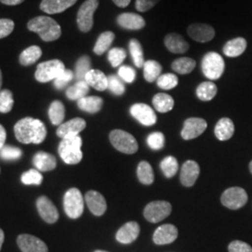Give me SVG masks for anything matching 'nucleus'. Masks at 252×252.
Here are the masks:
<instances>
[{
    "instance_id": "17",
    "label": "nucleus",
    "mask_w": 252,
    "mask_h": 252,
    "mask_svg": "<svg viewBox=\"0 0 252 252\" xmlns=\"http://www.w3.org/2000/svg\"><path fill=\"white\" fill-rule=\"evenodd\" d=\"M178 229L172 224L158 227L153 234V242L157 245H166L174 242L178 237Z\"/></svg>"
},
{
    "instance_id": "41",
    "label": "nucleus",
    "mask_w": 252,
    "mask_h": 252,
    "mask_svg": "<svg viewBox=\"0 0 252 252\" xmlns=\"http://www.w3.org/2000/svg\"><path fill=\"white\" fill-rule=\"evenodd\" d=\"M179 83V79L175 74L166 73L161 75L157 80V85L162 90H171Z\"/></svg>"
},
{
    "instance_id": "2",
    "label": "nucleus",
    "mask_w": 252,
    "mask_h": 252,
    "mask_svg": "<svg viewBox=\"0 0 252 252\" xmlns=\"http://www.w3.org/2000/svg\"><path fill=\"white\" fill-rule=\"evenodd\" d=\"M27 28L37 33L42 40L50 42L58 39L61 34V27L59 24L51 17L48 16H37L28 22Z\"/></svg>"
},
{
    "instance_id": "47",
    "label": "nucleus",
    "mask_w": 252,
    "mask_h": 252,
    "mask_svg": "<svg viewBox=\"0 0 252 252\" xmlns=\"http://www.w3.org/2000/svg\"><path fill=\"white\" fill-rule=\"evenodd\" d=\"M164 141H165L164 135H162L161 132H154L149 135L147 138V143L149 145V147L154 151L162 150L164 146Z\"/></svg>"
},
{
    "instance_id": "33",
    "label": "nucleus",
    "mask_w": 252,
    "mask_h": 252,
    "mask_svg": "<svg viewBox=\"0 0 252 252\" xmlns=\"http://www.w3.org/2000/svg\"><path fill=\"white\" fill-rule=\"evenodd\" d=\"M65 109L63 103L56 100L54 101L49 108V117L54 126H61L64 119Z\"/></svg>"
},
{
    "instance_id": "37",
    "label": "nucleus",
    "mask_w": 252,
    "mask_h": 252,
    "mask_svg": "<svg viewBox=\"0 0 252 252\" xmlns=\"http://www.w3.org/2000/svg\"><path fill=\"white\" fill-rule=\"evenodd\" d=\"M195 65L196 63L193 59L189 57H181L172 63V68L175 72L185 75L191 72L194 69Z\"/></svg>"
},
{
    "instance_id": "29",
    "label": "nucleus",
    "mask_w": 252,
    "mask_h": 252,
    "mask_svg": "<svg viewBox=\"0 0 252 252\" xmlns=\"http://www.w3.org/2000/svg\"><path fill=\"white\" fill-rule=\"evenodd\" d=\"M174 99L169 94H157L154 95L153 104L154 108L161 113H166L174 108Z\"/></svg>"
},
{
    "instance_id": "36",
    "label": "nucleus",
    "mask_w": 252,
    "mask_h": 252,
    "mask_svg": "<svg viewBox=\"0 0 252 252\" xmlns=\"http://www.w3.org/2000/svg\"><path fill=\"white\" fill-rule=\"evenodd\" d=\"M129 52L132 56L133 62L135 64V66L137 67H142L144 65V53H143V49L141 43L135 39L133 38L129 41Z\"/></svg>"
},
{
    "instance_id": "46",
    "label": "nucleus",
    "mask_w": 252,
    "mask_h": 252,
    "mask_svg": "<svg viewBox=\"0 0 252 252\" xmlns=\"http://www.w3.org/2000/svg\"><path fill=\"white\" fill-rule=\"evenodd\" d=\"M22 155H23L22 151L19 148H16V147L4 146L0 150V157L3 160H7V161L18 160L19 158H21Z\"/></svg>"
},
{
    "instance_id": "20",
    "label": "nucleus",
    "mask_w": 252,
    "mask_h": 252,
    "mask_svg": "<svg viewBox=\"0 0 252 252\" xmlns=\"http://www.w3.org/2000/svg\"><path fill=\"white\" fill-rule=\"evenodd\" d=\"M118 25L127 30H140L145 27L144 18L133 12H125L118 16Z\"/></svg>"
},
{
    "instance_id": "6",
    "label": "nucleus",
    "mask_w": 252,
    "mask_h": 252,
    "mask_svg": "<svg viewBox=\"0 0 252 252\" xmlns=\"http://www.w3.org/2000/svg\"><path fill=\"white\" fill-rule=\"evenodd\" d=\"M109 139L113 147L121 153L133 154L138 150L135 137L126 131L113 130L109 135Z\"/></svg>"
},
{
    "instance_id": "43",
    "label": "nucleus",
    "mask_w": 252,
    "mask_h": 252,
    "mask_svg": "<svg viewBox=\"0 0 252 252\" xmlns=\"http://www.w3.org/2000/svg\"><path fill=\"white\" fill-rule=\"evenodd\" d=\"M126 51L123 48H113L108 52V59L113 67L120 66L126 58Z\"/></svg>"
},
{
    "instance_id": "40",
    "label": "nucleus",
    "mask_w": 252,
    "mask_h": 252,
    "mask_svg": "<svg viewBox=\"0 0 252 252\" xmlns=\"http://www.w3.org/2000/svg\"><path fill=\"white\" fill-rule=\"evenodd\" d=\"M160 165L163 175L168 179L173 178L179 170V162L173 156L165 157Z\"/></svg>"
},
{
    "instance_id": "3",
    "label": "nucleus",
    "mask_w": 252,
    "mask_h": 252,
    "mask_svg": "<svg viewBox=\"0 0 252 252\" xmlns=\"http://www.w3.org/2000/svg\"><path fill=\"white\" fill-rule=\"evenodd\" d=\"M81 145L82 140L79 135L63 138L58 147V152L63 162L67 164H76L81 162L82 159Z\"/></svg>"
},
{
    "instance_id": "10",
    "label": "nucleus",
    "mask_w": 252,
    "mask_h": 252,
    "mask_svg": "<svg viewBox=\"0 0 252 252\" xmlns=\"http://www.w3.org/2000/svg\"><path fill=\"white\" fill-rule=\"evenodd\" d=\"M221 204L224 207L236 210L246 205L248 202V194L245 189L239 187H232L226 189L221 195Z\"/></svg>"
},
{
    "instance_id": "45",
    "label": "nucleus",
    "mask_w": 252,
    "mask_h": 252,
    "mask_svg": "<svg viewBox=\"0 0 252 252\" xmlns=\"http://www.w3.org/2000/svg\"><path fill=\"white\" fill-rule=\"evenodd\" d=\"M22 182L26 185H40L43 177L36 169H30L22 175Z\"/></svg>"
},
{
    "instance_id": "9",
    "label": "nucleus",
    "mask_w": 252,
    "mask_h": 252,
    "mask_svg": "<svg viewBox=\"0 0 252 252\" xmlns=\"http://www.w3.org/2000/svg\"><path fill=\"white\" fill-rule=\"evenodd\" d=\"M171 211V205L168 202L154 201L145 207L144 217L148 221L157 223L169 216Z\"/></svg>"
},
{
    "instance_id": "48",
    "label": "nucleus",
    "mask_w": 252,
    "mask_h": 252,
    "mask_svg": "<svg viewBox=\"0 0 252 252\" xmlns=\"http://www.w3.org/2000/svg\"><path fill=\"white\" fill-rule=\"evenodd\" d=\"M73 79H74V73L69 69H65L58 78L54 80V86L58 90H62L70 81H72Z\"/></svg>"
},
{
    "instance_id": "53",
    "label": "nucleus",
    "mask_w": 252,
    "mask_h": 252,
    "mask_svg": "<svg viewBox=\"0 0 252 252\" xmlns=\"http://www.w3.org/2000/svg\"><path fill=\"white\" fill-rule=\"evenodd\" d=\"M7 134L5 131V128L0 125V150L5 146Z\"/></svg>"
},
{
    "instance_id": "22",
    "label": "nucleus",
    "mask_w": 252,
    "mask_h": 252,
    "mask_svg": "<svg viewBox=\"0 0 252 252\" xmlns=\"http://www.w3.org/2000/svg\"><path fill=\"white\" fill-rule=\"evenodd\" d=\"M140 232V227L135 221L127 222L119 229L116 234V239L120 243L130 244L137 238Z\"/></svg>"
},
{
    "instance_id": "27",
    "label": "nucleus",
    "mask_w": 252,
    "mask_h": 252,
    "mask_svg": "<svg viewBox=\"0 0 252 252\" xmlns=\"http://www.w3.org/2000/svg\"><path fill=\"white\" fill-rule=\"evenodd\" d=\"M247 40L244 37H236L226 42L223 54L228 57H237L244 54L247 49Z\"/></svg>"
},
{
    "instance_id": "50",
    "label": "nucleus",
    "mask_w": 252,
    "mask_h": 252,
    "mask_svg": "<svg viewBox=\"0 0 252 252\" xmlns=\"http://www.w3.org/2000/svg\"><path fill=\"white\" fill-rule=\"evenodd\" d=\"M14 29V22L9 19H0V38L9 36Z\"/></svg>"
},
{
    "instance_id": "25",
    "label": "nucleus",
    "mask_w": 252,
    "mask_h": 252,
    "mask_svg": "<svg viewBox=\"0 0 252 252\" xmlns=\"http://www.w3.org/2000/svg\"><path fill=\"white\" fill-rule=\"evenodd\" d=\"M234 133V125L229 118L220 119L215 126V135L217 138L225 141L230 139Z\"/></svg>"
},
{
    "instance_id": "4",
    "label": "nucleus",
    "mask_w": 252,
    "mask_h": 252,
    "mask_svg": "<svg viewBox=\"0 0 252 252\" xmlns=\"http://www.w3.org/2000/svg\"><path fill=\"white\" fill-rule=\"evenodd\" d=\"M225 63L222 57L217 53H207L202 59V71L207 79L215 81L224 72Z\"/></svg>"
},
{
    "instance_id": "19",
    "label": "nucleus",
    "mask_w": 252,
    "mask_h": 252,
    "mask_svg": "<svg viewBox=\"0 0 252 252\" xmlns=\"http://www.w3.org/2000/svg\"><path fill=\"white\" fill-rule=\"evenodd\" d=\"M200 168L194 161H187L181 167L180 181L185 187H191L198 179Z\"/></svg>"
},
{
    "instance_id": "49",
    "label": "nucleus",
    "mask_w": 252,
    "mask_h": 252,
    "mask_svg": "<svg viewBox=\"0 0 252 252\" xmlns=\"http://www.w3.org/2000/svg\"><path fill=\"white\" fill-rule=\"evenodd\" d=\"M119 77L122 79V81H126L127 83H132L135 81L136 77V73L135 69L129 65H122L119 68Z\"/></svg>"
},
{
    "instance_id": "58",
    "label": "nucleus",
    "mask_w": 252,
    "mask_h": 252,
    "mask_svg": "<svg viewBox=\"0 0 252 252\" xmlns=\"http://www.w3.org/2000/svg\"><path fill=\"white\" fill-rule=\"evenodd\" d=\"M250 170H251V172H252V161L251 162V163H250Z\"/></svg>"
},
{
    "instance_id": "38",
    "label": "nucleus",
    "mask_w": 252,
    "mask_h": 252,
    "mask_svg": "<svg viewBox=\"0 0 252 252\" xmlns=\"http://www.w3.org/2000/svg\"><path fill=\"white\" fill-rule=\"evenodd\" d=\"M137 178L145 185L152 184L154 180L153 167L148 162H139L137 167Z\"/></svg>"
},
{
    "instance_id": "42",
    "label": "nucleus",
    "mask_w": 252,
    "mask_h": 252,
    "mask_svg": "<svg viewBox=\"0 0 252 252\" xmlns=\"http://www.w3.org/2000/svg\"><path fill=\"white\" fill-rule=\"evenodd\" d=\"M108 89L116 95H122L126 92V86L119 76L110 75L108 77Z\"/></svg>"
},
{
    "instance_id": "32",
    "label": "nucleus",
    "mask_w": 252,
    "mask_h": 252,
    "mask_svg": "<svg viewBox=\"0 0 252 252\" xmlns=\"http://www.w3.org/2000/svg\"><path fill=\"white\" fill-rule=\"evenodd\" d=\"M218 88L212 81H205L199 84L196 89V95L202 101H210L216 96Z\"/></svg>"
},
{
    "instance_id": "31",
    "label": "nucleus",
    "mask_w": 252,
    "mask_h": 252,
    "mask_svg": "<svg viewBox=\"0 0 252 252\" xmlns=\"http://www.w3.org/2000/svg\"><path fill=\"white\" fill-rule=\"evenodd\" d=\"M114 39H115V34L113 32L106 31V32L102 33L98 36L96 43L94 48V54H97V55H102V54H105L109 49L111 44L113 43Z\"/></svg>"
},
{
    "instance_id": "24",
    "label": "nucleus",
    "mask_w": 252,
    "mask_h": 252,
    "mask_svg": "<svg viewBox=\"0 0 252 252\" xmlns=\"http://www.w3.org/2000/svg\"><path fill=\"white\" fill-rule=\"evenodd\" d=\"M84 81L95 90L102 92L108 89V77L98 69H91Z\"/></svg>"
},
{
    "instance_id": "5",
    "label": "nucleus",
    "mask_w": 252,
    "mask_h": 252,
    "mask_svg": "<svg viewBox=\"0 0 252 252\" xmlns=\"http://www.w3.org/2000/svg\"><path fill=\"white\" fill-rule=\"evenodd\" d=\"M65 70L64 64L60 60H51L39 63L36 67L35 78L37 81L45 83L54 81Z\"/></svg>"
},
{
    "instance_id": "12",
    "label": "nucleus",
    "mask_w": 252,
    "mask_h": 252,
    "mask_svg": "<svg viewBox=\"0 0 252 252\" xmlns=\"http://www.w3.org/2000/svg\"><path fill=\"white\" fill-rule=\"evenodd\" d=\"M130 113L135 120H137L141 125L145 126H153L157 121L156 114L153 108L143 103L133 105L130 108Z\"/></svg>"
},
{
    "instance_id": "39",
    "label": "nucleus",
    "mask_w": 252,
    "mask_h": 252,
    "mask_svg": "<svg viewBox=\"0 0 252 252\" xmlns=\"http://www.w3.org/2000/svg\"><path fill=\"white\" fill-rule=\"evenodd\" d=\"M91 70V59L89 56L83 55L76 63L75 76L78 81H84L87 73Z\"/></svg>"
},
{
    "instance_id": "21",
    "label": "nucleus",
    "mask_w": 252,
    "mask_h": 252,
    "mask_svg": "<svg viewBox=\"0 0 252 252\" xmlns=\"http://www.w3.org/2000/svg\"><path fill=\"white\" fill-rule=\"evenodd\" d=\"M164 45L172 54H184L189 48V43L184 37L177 33L166 35L164 37Z\"/></svg>"
},
{
    "instance_id": "15",
    "label": "nucleus",
    "mask_w": 252,
    "mask_h": 252,
    "mask_svg": "<svg viewBox=\"0 0 252 252\" xmlns=\"http://www.w3.org/2000/svg\"><path fill=\"white\" fill-rule=\"evenodd\" d=\"M85 127H86V122L83 119L75 118L59 126L56 131V134L62 139L66 137L76 136V135H79L81 131L84 130Z\"/></svg>"
},
{
    "instance_id": "8",
    "label": "nucleus",
    "mask_w": 252,
    "mask_h": 252,
    "mask_svg": "<svg viewBox=\"0 0 252 252\" xmlns=\"http://www.w3.org/2000/svg\"><path fill=\"white\" fill-rule=\"evenodd\" d=\"M98 0H86L78 11L77 24L83 33L91 31L94 26V14L98 8Z\"/></svg>"
},
{
    "instance_id": "51",
    "label": "nucleus",
    "mask_w": 252,
    "mask_h": 252,
    "mask_svg": "<svg viewBox=\"0 0 252 252\" xmlns=\"http://www.w3.org/2000/svg\"><path fill=\"white\" fill-rule=\"evenodd\" d=\"M228 250L229 252H252V248L249 244L239 240H235L230 243Z\"/></svg>"
},
{
    "instance_id": "56",
    "label": "nucleus",
    "mask_w": 252,
    "mask_h": 252,
    "mask_svg": "<svg viewBox=\"0 0 252 252\" xmlns=\"http://www.w3.org/2000/svg\"><path fill=\"white\" fill-rule=\"evenodd\" d=\"M3 242H4V232L0 229V251H1Z\"/></svg>"
},
{
    "instance_id": "28",
    "label": "nucleus",
    "mask_w": 252,
    "mask_h": 252,
    "mask_svg": "<svg viewBox=\"0 0 252 252\" xmlns=\"http://www.w3.org/2000/svg\"><path fill=\"white\" fill-rule=\"evenodd\" d=\"M104 101L98 96H85L78 100V107L88 113H96L102 108Z\"/></svg>"
},
{
    "instance_id": "14",
    "label": "nucleus",
    "mask_w": 252,
    "mask_h": 252,
    "mask_svg": "<svg viewBox=\"0 0 252 252\" xmlns=\"http://www.w3.org/2000/svg\"><path fill=\"white\" fill-rule=\"evenodd\" d=\"M17 244L23 252H48L47 245L39 238L30 234L19 235Z\"/></svg>"
},
{
    "instance_id": "26",
    "label": "nucleus",
    "mask_w": 252,
    "mask_h": 252,
    "mask_svg": "<svg viewBox=\"0 0 252 252\" xmlns=\"http://www.w3.org/2000/svg\"><path fill=\"white\" fill-rule=\"evenodd\" d=\"M33 163L39 171H51L56 166V159L52 154L39 152L34 156Z\"/></svg>"
},
{
    "instance_id": "34",
    "label": "nucleus",
    "mask_w": 252,
    "mask_h": 252,
    "mask_svg": "<svg viewBox=\"0 0 252 252\" xmlns=\"http://www.w3.org/2000/svg\"><path fill=\"white\" fill-rule=\"evenodd\" d=\"M89 93V85L85 81H78L66 90V96L70 100H80L87 95Z\"/></svg>"
},
{
    "instance_id": "7",
    "label": "nucleus",
    "mask_w": 252,
    "mask_h": 252,
    "mask_svg": "<svg viewBox=\"0 0 252 252\" xmlns=\"http://www.w3.org/2000/svg\"><path fill=\"white\" fill-rule=\"evenodd\" d=\"M64 212L70 219H78L82 215L84 203L80 189L71 188L68 189L63 197Z\"/></svg>"
},
{
    "instance_id": "16",
    "label": "nucleus",
    "mask_w": 252,
    "mask_h": 252,
    "mask_svg": "<svg viewBox=\"0 0 252 252\" xmlns=\"http://www.w3.org/2000/svg\"><path fill=\"white\" fill-rule=\"evenodd\" d=\"M36 207L40 217L48 223H54L57 221L59 214L57 208L50 199L41 196L36 201Z\"/></svg>"
},
{
    "instance_id": "18",
    "label": "nucleus",
    "mask_w": 252,
    "mask_h": 252,
    "mask_svg": "<svg viewBox=\"0 0 252 252\" xmlns=\"http://www.w3.org/2000/svg\"><path fill=\"white\" fill-rule=\"evenodd\" d=\"M85 202L91 212L95 216H102L107 210V203L104 196L95 190H90L85 194Z\"/></svg>"
},
{
    "instance_id": "35",
    "label": "nucleus",
    "mask_w": 252,
    "mask_h": 252,
    "mask_svg": "<svg viewBox=\"0 0 252 252\" xmlns=\"http://www.w3.org/2000/svg\"><path fill=\"white\" fill-rule=\"evenodd\" d=\"M144 67V78L148 82L157 81L162 73V65L154 60L146 61L143 65Z\"/></svg>"
},
{
    "instance_id": "13",
    "label": "nucleus",
    "mask_w": 252,
    "mask_h": 252,
    "mask_svg": "<svg viewBox=\"0 0 252 252\" xmlns=\"http://www.w3.org/2000/svg\"><path fill=\"white\" fill-rule=\"evenodd\" d=\"M188 35L197 42H208L215 36L214 28L206 24H192L188 27Z\"/></svg>"
},
{
    "instance_id": "1",
    "label": "nucleus",
    "mask_w": 252,
    "mask_h": 252,
    "mask_svg": "<svg viewBox=\"0 0 252 252\" xmlns=\"http://www.w3.org/2000/svg\"><path fill=\"white\" fill-rule=\"evenodd\" d=\"M16 138L24 144H40L45 140L47 131L44 124L34 118L27 117L20 120L14 126Z\"/></svg>"
},
{
    "instance_id": "44",
    "label": "nucleus",
    "mask_w": 252,
    "mask_h": 252,
    "mask_svg": "<svg viewBox=\"0 0 252 252\" xmlns=\"http://www.w3.org/2000/svg\"><path fill=\"white\" fill-rule=\"evenodd\" d=\"M14 100L12 93L9 90H3L0 92V112L8 113L13 107Z\"/></svg>"
},
{
    "instance_id": "52",
    "label": "nucleus",
    "mask_w": 252,
    "mask_h": 252,
    "mask_svg": "<svg viewBox=\"0 0 252 252\" xmlns=\"http://www.w3.org/2000/svg\"><path fill=\"white\" fill-rule=\"evenodd\" d=\"M160 0H135V9L139 12L148 11L159 2Z\"/></svg>"
},
{
    "instance_id": "30",
    "label": "nucleus",
    "mask_w": 252,
    "mask_h": 252,
    "mask_svg": "<svg viewBox=\"0 0 252 252\" xmlns=\"http://www.w3.org/2000/svg\"><path fill=\"white\" fill-rule=\"evenodd\" d=\"M42 55V51L38 46H30L20 54V63L27 66L36 63Z\"/></svg>"
},
{
    "instance_id": "55",
    "label": "nucleus",
    "mask_w": 252,
    "mask_h": 252,
    "mask_svg": "<svg viewBox=\"0 0 252 252\" xmlns=\"http://www.w3.org/2000/svg\"><path fill=\"white\" fill-rule=\"evenodd\" d=\"M112 1L120 8H126L131 2V0H112Z\"/></svg>"
},
{
    "instance_id": "59",
    "label": "nucleus",
    "mask_w": 252,
    "mask_h": 252,
    "mask_svg": "<svg viewBox=\"0 0 252 252\" xmlns=\"http://www.w3.org/2000/svg\"><path fill=\"white\" fill-rule=\"evenodd\" d=\"M104 252V251H96V252Z\"/></svg>"
},
{
    "instance_id": "54",
    "label": "nucleus",
    "mask_w": 252,
    "mask_h": 252,
    "mask_svg": "<svg viewBox=\"0 0 252 252\" xmlns=\"http://www.w3.org/2000/svg\"><path fill=\"white\" fill-rule=\"evenodd\" d=\"M25 0H0L1 3L5 4V5H9V6H15L19 5L21 3H23Z\"/></svg>"
},
{
    "instance_id": "11",
    "label": "nucleus",
    "mask_w": 252,
    "mask_h": 252,
    "mask_svg": "<svg viewBox=\"0 0 252 252\" xmlns=\"http://www.w3.org/2000/svg\"><path fill=\"white\" fill-rule=\"evenodd\" d=\"M207 122L201 118H189L185 121L183 129L181 131V136L186 139H193L202 135L207 129Z\"/></svg>"
},
{
    "instance_id": "23",
    "label": "nucleus",
    "mask_w": 252,
    "mask_h": 252,
    "mask_svg": "<svg viewBox=\"0 0 252 252\" xmlns=\"http://www.w3.org/2000/svg\"><path fill=\"white\" fill-rule=\"evenodd\" d=\"M78 0H42L40 9L48 14H56L69 9Z\"/></svg>"
},
{
    "instance_id": "57",
    "label": "nucleus",
    "mask_w": 252,
    "mask_h": 252,
    "mask_svg": "<svg viewBox=\"0 0 252 252\" xmlns=\"http://www.w3.org/2000/svg\"><path fill=\"white\" fill-rule=\"evenodd\" d=\"M1 86H2V73L0 70V92H1Z\"/></svg>"
}]
</instances>
